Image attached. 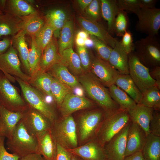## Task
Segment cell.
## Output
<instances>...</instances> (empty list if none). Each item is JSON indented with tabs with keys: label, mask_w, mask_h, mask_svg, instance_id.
<instances>
[{
	"label": "cell",
	"mask_w": 160,
	"mask_h": 160,
	"mask_svg": "<svg viewBox=\"0 0 160 160\" xmlns=\"http://www.w3.org/2000/svg\"><path fill=\"white\" fill-rule=\"evenodd\" d=\"M77 79L91 100L105 113L120 108L111 98L108 89L91 72L84 73Z\"/></svg>",
	"instance_id": "obj_1"
},
{
	"label": "cell",
	"mask_w": 160,
	"mask_h": 160,
	"mask_svg": "<svg viewBox=\"0 0 160 160\" xmlns=\"http://www.w3.org/2000/svg\"><path fill=\"white\" fill-rule=\"evenodd\" d=\"M131 121L127 110L120 108L111 112H105L95 139L103 148Z\"/></svg>",
	"instance_id": "obj_2"
},
{
	"label": "cell",
	"mask_w": 160,
	"mask_h": 160,
	"mask_svg": "<svg viewBox=\"0 0 160 160\" xmlns=\"http://www.w3.org/2000/svg\"><path fill=\"white\" fill-rule=\"evenodd\" d=\"M105 112L98 107L88 109L74 118L78 137V146L95 139L97 130L102 121Z\"/></svg>",
	"instance_id": "obj_3"
},
{
	"label": "cell",
	"mask_w": 160,
	"mask_h": 160,
	"mask_svg": "<svg viewBox=\"0 0 160 160\" xmlns=\"http://www.w3.org/2000/svg\"><path fill=\"white\" fill-rule=\"evenodd\" d=\"M6 145L7 149L20 158L30 153H38L36 136L28 132L21 120L11 137L7 139Z\"/></svg>",
	"instance_id": "obj_4"
},
{
	"label": "cell",
	"mask_w": 160,
	"mask_h": 160,
	"mask_svg": "<svg viewBox=\"0 0 160 160\" xmlns=\"http://www.w3.org/2000/svg\"><path fill=\"white\" fill-rule=\"evenodd\" d=\"M51 130L57 144L67 149L78 146L76 126L72 115L58 117L52 123Z\"/></svg>",
	"instance_id": "obj_5"
},
{
	"label": "cell",
	"mask_w": 160,
	"mask_h": 160,
	"mask_svg": "<svg viewBox=\"0 0 160 160\" xmlns=\"http://www.w3.org/2000/svg\"><path fill=\"white\" fill-rule=\"evenodd\" d=\"M15 77L20 86L24 100L28 105L43 114L52 123L57 118L54 107L47 101L41 93L28 82Z\"/></svg>",
	"instance_id": "obj_6"
},
{
	"label": "cell",
	"mask_w": 160,
	"mask_h": 160,
	"mask_svg": "<svg viewBox=\"0 0 160 160\" xmlns=\"http://www.w3.org/2000/svg\"><path fill=\"white\" fill-rule=\"evenodd\" d=\"M135 52L148 68L160 66V42L156 36H147L134 43Z\"/></svg>",
	"instance_id": "obj_7"
},
{
	"label": "cell",
	"mask_w": 160,
	"mask_h": 160,
	"mask_svg": "<svg viewBox=\"0 0 160 160\" xmlns=\"http://www.w3.org/2000/svg\"><path fill=\"white\" fill-rule=\"evenodd\" d=\"M0 104L14 112L23 113L28 107L10 81L0 71Z\"/></svg>",
	"instance_id": "obj_8"
},
{
	"label": "cell",
	"mask_w": 160,
	"mask_h": 160,
	"mask_svg": "<svg viewBox=\"0 0 160 160\" xmlns=\"http://www.w3.org/2000/svg\"><path fill=\"white\" fill-rule=\"evenodd\" d=\"M129 75L142 93L155 85L156 81L151 76L148 68L140 60L135 52L128 54Z\"/></svg>",
	"instance_id": "obj_9"
},
{
	"label": "cell",
	"mask_w": 160,
	"mask_h": 160,
	"mask_svg": "<svg viewBox=\"0 0 160 160\" xmlns=\"http://www.w3.org/2000/svg\"><path fill=\"white\" fill-rule=\"evenodd\" d=\"M138 20L135 29L147 36H156L160 28V9H141L136 15Z\"/></svg>",
	"instance_id": "obj_10"
},
{
	"label": "cell",
	"mask_w": 160,
	"mask_h": 160,
	"mask_svg": "<svg viewBox=\"0 0 160 160\" xmlns=\"http://www.w3.org/2000/svg\"><path fill=\"white\" fill-rule=\"evenodd\" d=\"M131 121L103 147L107 160H122L124 157L127 137Z\"/></svg>",
	"instance_id": "obj_11"
},
{
	"label": "cell",
	"mask_w": 160,
	"mask_h": 160,
	"mask_svg": "<svg viewBox=\"0 0 160 160\" xmlns=\"http://www.w3.org/2000/svg\"><path fill=\"white\" fill-rule=\"evenodd\" d=\"M20 66L17 50L12 44L5 52L0 55V67L7 74L29 83L31 77L23 72Z\"/></svg>",
	"instance_id": "obj_12"
},
{
	"label": "cell",
	"mask_w": 160,
	"mask_h": 160,
	"mask_svg": "<svg viewBox=\"0 0 160 160\" xmlns=\"http://www.w3.org/2000/svg\"><path fill=\"white\" fill-rule=\"evenodd\" d=\"M21 120L28 132L36 136L39 133L50 129L52 126L51 122L47 118L29 105L23 113Z\"/></svg>",
	"instance_id": "obj_13"
},
{
	"label": "cell",
	"mask_w": 160,
	"mask_h": 160,
	"mask_svg": "<svg viewBox=\"0 0 160 160\" xmlns=\"http://www.w3.org/2000/svg\"><path fill=\"white\" fill-rule=\"evenodd\" d=\"M90 71L104 86L108 87L114 84L120 74L108 61L98 57L92 59Z\"/></svg>",
	"instance_id": "obj_14"
},
{
	"label": "cell",
	"mask_w": 160,
	"mask_h": 160,
	"mask_svg": "<svg viewBox=\"0 0 160 160\" xmlns=\"http://www.w3.org/2000/svg\"><path fill=\"white\" fill-rule=\"evenodd\" d=\"M98 107V105L92 100L73 93L66 96L58 109L61 117H65L79 111Z\"/></svg>",
	"instance_id": "obj_15"
},
{
	"label": "cell",
	"mask_w": 160,
	"mask_h": 160,
	"mask_svg": "<svg viewBox=\"0 0 160 160\" xmlns=\"http://www.w3.org/2000/svg\"><path fill=\"white\" fill-rule=\"evenodd\" d=\"M30 15L18 17L5 13L0 15V40L8 36H14L19 32L24 27Z\"/></svg>",
	"instance_id": "obj_16"
},
{
	"label": "cell",
	"mask_w": 160,
	"mask_h": 160,
	"mask_svg": "<svg viewBox=\"0 0 160 160\" xmlns=\"http://www.w3.org/2000/svg\"><path fill=\"white\" fill-rule=\"evenodd\" d=\"M147 137L141 127L131 121L127 135L124 157L142 151Z\"/></svg>",
	"instance_id": "obj_17"
},
{
	"label": "cell",
	"mask_w": 160,
	"mask_h": 160,
	"mask_svg": "<svg viewBox=\"0 0 160 160\" xmlns=\"http://www.w3.org/2000/svg\"><path fill=\"white\" fill-rule=\"evenodd\" d=\"M67 150L82 160H103L105 159L103 148L95 139L74 148Z\"/></svg>",
	"instance_id": "obj_18"
},
{
	"label": "cell",
	"mask_w": 160,
	"mask_h": 160,
	"mask_svg": "<svg viewBox=\"0 0 160 160\" xmlns=\"http://www.w3.org/2000/svg\"><path fill=\"white\" fill-rule=\"evenodd\" d=\"M23 113L10 111L0 104V136L9 138Z\"/></svg>",
	"instance_id": "obj_19"
},
{
	"label": "cell",
	"mask_w": 160,
	"mask_h": 160,
	"mask_svg": "<svg viewBox=\"0 0 160 160\" xmlns=\"http://www.w3.org/2000/svg\"><path fill=\"white\" fill-rule=\"evenodd\" d=\"M78 20L83 28L89 34L94 36L113 48L118 41L96 21L79 17Z\"/></svg>",
	"instance_id": "obj_20"
},
{
	"label": "cell",
	"mask_w": 160,
	"mask_h": 160,
	"mask_svg": "<svg viewBox=\"0 0 160 160\" xmlns=\"http://www.w3.org/2000/svg\"><path fill=\"white\" fill-rule=\"evenodd\" d=\"M37 137L38 153L45 160H55L56 143L51 129L37 134Z\"/></svg>",
	"instance_id": "obj_21"
},
{
	"label": "cell",
	"mask_w": 160,
	"mask_h": 160,
	"mask_svg": "<svg viewBox=\"0 0 160 160\" xmlns=\"http://www.w3.org/2000/svg\"><path fill=\"white\" fill-rule=\"evenodd\" d=\"M153 111L141 104H137L134 108L128 111L131 121L141 127L147 137L150 134L149 125Z\"/></svg>",
	"instance_id": "obj_22"
},
{
	"label": "cell",
	"mask_w": 160,
	"mask_h": 160,
	"mask_svg": "<svg viewBox=\"0 0 160 160\" xmlns=\"http://www.w3.org/2000/svg\"><path fill=\"white\" fill-rule=\"evenodd\" d=\"M61 55L58 50V44L54 36L44 49L41 58L39 70L47 72L54 65L60 62Z\"/></svg>",
	"instance_id": "obj_23"
},
{
	"label": "cell",
	"mask_w": 160,
	"mask_h": 160,
	"mask_svg": "<svg viewBox=\"0 0 160 160\" xmlns=\"http://www.w3.org/2000/svg\"><path fill=\"white\" fill-rule=\"evenodd\" d=\"M109 63L121 74H129L128 55L118 41L110 53Z\"/></svg>",
	"instance_id": "obj_24"
},
{
	"label": "cell",
	"mask_w": 160,
	"mask_h": 160,
	"mask_svg": "<svg viewBox=\"0 0 160 160\" xmlns=\"http://www.w3.org/2000/svg\"><path fill=\"white\" fill-rule=\"evenodd\" d=\"M47 72L53 77L72 89L81 86L77 78L60 62L54 65Z\"/></svg>",
	"instance_id": "obj_25"
},
{
	"label": "cell",
	"mask_w": 160,
	"mask_h": 160,
	"mask_svg": "<svg viewBox=\"0 0 160 160\" xmlns=\"http://www.w3.org/2000/svg\"><path fill=\"white\" fill-rule=\"evenodd\" d=\"M36 11L30 4L23 0H6L3 13L22 17L27 16Z\"/></svg>",
	"instance_id": "obj_26"
},
{
	"label": "cell",
	"mask_w": 160,
	"mask_h": 160,
	"mask_svg": "<svg viewBox=\"0 0 160 160\" xmlns=\"http://www.w3.org/2000/svg\"><path fill=\"white\" fill-rule=\"evenodd\" d=\"M101 16L107 21L108 31L110 35L115 33L114 24L116 17L121 10L116 0H101Z\"/></svg>",
	"instance_id": "obj_27"
},
{
	"label": "cell",
	"mask_w": 160,
	"mask_h": 160,
	"mask_svg": "<svg viewBox=\"0 0 160 160\" xmlns=\"http://www.w3.org/2000/svg\"><path fill=\"white\" fill-rule=\"evenodd\" d=\"M59 62L66 67L75 76L78 77L84 73L79 55L73 51L72 47L63 51Z\"/></svg>",
	"instance_id": "obj_28"
},
{
	"label": "cell",
	"mask_w": 160,
	"mask_h": 160,
	"mask_svg": "<svg viewBox=\"0 0 160 160\" xmlns=\"http://www.w3.org/2000/svg\"><path fill=\"white\" fill-rule=\"evenodd\" d=\"M114 84L126 93L137 104L140 103L142 94L129 74H120Z\"/></svg>",
	"instance_id": "obj_29"
},
{
	"label": "cell",
	"mask_w": 160,
	"mask_h": 160,
	"mask_svg": "<svg viewBox=\"0 0 160 160\" xmlns=\"http://www.w3.org/2000/svg\"><path fill=\"white\" fill-rule=\"evenodd\" d=\"M108 89L111 98L120 108L128 111L136 105L134 100L115 84L111 86Z\"/></svg>",
	"instance_id": "obj_30"
},
{
	"label": "cell",
	"mask_w": 160,
	"mask_h": 160,
	"mask_svg": "<svg viewBox=\"0 0 160 160\" xmlns=\"http://www.w3.org/2000/svg\"><path fill=\"white\" fill-rule=\"evenodd\" d=\"M142 153L144 160H160V137L149 135Z\"/></svg>",
	"instance_id": "obj_31"
},
{
	"label": "cell",
	"mask_w": 160,
	"mask_h": 160,
	"mask_svg": "<svg viewBox=\"0 0 160 160\" xmlns=\"http://www.w3.org/2000/svg\"><path fill=\"white\" fill-rule=\"evenodd\" d=\"M53 77L47 72L39 71L29 84L41 93L52 98L51 86Z\"/></svg>",
	"instance_id": "obj_32"
},
{
	"label": "cell",
	"mask_w": 160,
	"mask_h": 160,
	"mask_svg": "<svg viewBox=\"0 0 160 160\" xmlns=\"http://www.w3.org/2000/svg\"><path fill=\"white\" fill-rule=\"evenodd\" d=\"M74 27L72 21L68 19L62 28L57 42L59 52L61 55L65 49L72 47L74 41Z\"/></svg>",
	"instance_id": "obj_33"
},
{
	"label": "cell",
	"mask_w": 160,
	"mask_h": 160,
	"mask_svg": "<svg viewBox=\"0 0 160 160\" xmlns=\"http://www.w3.org/2000/svg\"><path fill=\"white\" fill-rule=\"evenodd\" d=\"M11 40L12 45L18 51L25 71L30 76V68L28 61L29 49L25 41V35L16 34Z\"/></svg>",
	"instance_id": "obj_34"
},
{
	"label": "cell",
	"mask_w": 160,
	"mask_h": 160,
	"mask_svg": "<svg viewBox=\"0 0 160 160\" xmlns=\"http://www.w3.org/2000/svg\"><path fill=\"white\" fill-rule=\"evenodd\" d=\"M45 23L44 17L36 11L31 15L24 27L16 34H24L31 36H35L43 28Z\"/></svg>",
	"instance_id": "obj_35"
},
{
	"label": "cell",
	"mask_w": 160,
	"mask_h": 160,
	"mask_svg": "<svg viewBox=\"0 0 160 160\" xmlns=\"http://www.w3.org/2000/svg\"><path fill=\"white\" fill-rule=\"evenodd\" d=\"M31 37L32 40L31 47L29 49L28 61L30 68V76L31 79L39 71L40 62L42 52L37 46L35 36Z\"/></svg>",
	"instance_id": "obj_36"
},
{
	"label": "cell",
	"mask_w": 160,
	"mask_h": 160,
	"mask_svg": "<svg viewBox=\"0 0 160 160\" xmlns=\"http://www.w3.org/2000/svg\"><path fill=\"white\" fill-rule=\"evenodd\" d=\"M140 103L153 110L160 111V91L155 86L143 92Z\"/></svg>",
	"instance_id": "obj_37"
},
{
	"label": "cell",
	"mask_w": 160,
	"mask_h": 160,
	"mask_svg": "<svg viewBox=\"0 0 160 160\" xmlns=\"http://www.w3.org/2000/svg\"><path fill=\"white\" fill-rule=\"evenodd\" d=\"M72 89L53 77L51 86L52 99L58 109L66 95L73 93Z\"/></svg>",
	"instance_id": "obj_38"
},
{
	"label": "cell",
	"mask_w": 160,
	"mask_h": 160,
	"mask_svg": "<svg viewBox=\"0 0 160 160\" xmlns=\"http://www.w3.org/2000/svg\"><path fill=\"white\" fill-rule=\"evenodd\" d=\"M54 32L53 27L45 21L43 28L35 36V39L37 46L42 52L52 39Z\"/></svg>",
	"instance_id": "obj_39"
},
{
	"label": "cell",
	"mask_w": 160,
	"mask_h": 160,
	"mask_svg": "<svg viewBox=\"0 0 160 160\" xmlns=\"http://www.w3.org/2000/svg\"><path fill=\"white\" fill-rule=\"evenodd\" d=\"M92 40L94 48L98 55V57L100 59L108 61L112 48L97 37L91 35Z\"/></svg>",
	"instance_id": "obj_40"
},
{
	"label": "cell",
	"mask_w": 160,
	"mask_h": 160,
	"mask_svg": "<svg viewBox=\"0 0 160 160\" xmlns=\"http://www.w3.org/2000/svg\"><path fill=\"white\" fill-rule=\"evenodd\" d=\"M128 19L126 12L121 10L117 15L114 24L115 33L117 36L122 37L127 30Z\"/></svg>",
	"instance_id": "obj_41"
},
{
	"label": "cell",
	"mask_w": 160,
	"mask_h": 160,
	"mask_svg": "<svg viewBox=\"0 0 160 160\" xmlns=\"http://www.w3.org/2000/svg\"><path fill=\"white\" fill-rule=\"evenodd\" d=\"M120 10L133 13L137 15L141 9L140 0H117Z\"/></svg>",
	"instance_id": "obj_42"
},
{
	"label": "cell",
	"mask_w": 160,
	"mask_h": 160,
	"mask_svg": "<svg viewBox=\"0 0 160 160\" xmlns=\"http://www.w3.org/2000/svg\"><path fill=\"white\" fill-rule=\"evenodd\" d=\"M77 54L80 60L82 67L85 72L90 70L92 60L87 48L85 47H77Z\"/></svg>",
	"instance_id": "obj_43"
},
{
	"label": "cell",
	"mask_w": 160,
	"mask_h": 160,
	"mask_svg": "<svg viewBox=\"0 0 160 160\" xmlns=\"http://www.w3.org/2000/svg\"><path fill=\"white\" fill-rule=\"evenodd\" d=\"M86 9L87 13L93 21H96L101 15L100 1L92 0Z\"/></svg>",
	"instance_id": "obj_44"
},
{
	"label": "cell",
	"mask_w": 160,
	"mask_h": 160,
	"mask_svg": "<svg viewBox=\"0 0 160 160\" xmlns=\"http://www.w3.org/2000/svg\"><path fill=\"white\" fill-rule=\"evenodd\" d=\"M150 133L160 137V111L153 110L149 125Z\"/></svg>",
	"instance_id": "obj_45"
},
{
	"label": "cell",
	"mask_w": 160,
	"mask_h": 160,
	"mask_svg": "<svg viewBox=\"0 0 160 160\" xmlns=\"http://www.w3.org/2000/svg\"><path fill=\"white\" fill-rule=\"evenodd\" d=\"M120 42L122 47L128 55L134 51L132 35L129 31L127 30L126 31Z\"/></svg>",
	"instance_id": "obj_46"
},
{
	"label": "cell",
	"mask_w": 160,
	"mask_h": 160,
	"mask_svg": "<svg viewBox=\"0 0 160 160\" xmlns=\"http://www.w3.org/2000/svg\"><path fill=\"white\" fill-rule=\"evenodd\" d=\"M5 138L4 137L0 136V160H19V156L7 151L4 144Z\"/></svg>",
	"instance_id": "obj_47"
},
{
	"label": "cell",
	"mask_w": 160,
	"mask_h": 160,
	"mask_svg": "<svg viewBox=\"0 0 160 160\" xmlns=\"http://www.w3.org/2000/svg\"><path fill=\"white\" fill-rule=\"evenodd\" d=\"M44 17L59 20L65 22L68 19L65 12L63 10L59 9L49 11Z\"/></svg>",
	"instance_id": "obj_48"
},
{
	"label": "cell",
	"mask_w": 160,
	"mask_h": 160,
	"mask_svg": "<svg viewBox=\"0 0 160 160\" xmlns=\"http://www.w3.org/2000/svg\"><path fill=\"white\" fill-rule=\"evenodd\" d=\"M72 156L67 149L56 143L55 160H71Z\"/></svg>",
	"instance_id": "obj_49"
},
{
	"label": "cell",
	"mask_w": 160,
	"mask_h": 160,
	"mask_svg": "<svg viewBox=\"0 0 160 160\" xmlns=\"http://www.w3.org/2000/svg\"><path fill=\"white\" fill-rule=\"evenodd\" d=\"M12 40L7 37L0 40V55L5 52L12 44Z\"/></svg>",
	"instance_id": "obj_50"
},
{
	"label": "cell",
	"mask_w": 160,
	"mask_h": 160,
	"mask_svg": "<svg viewBox=\"0 0 160 160\" xmlns=\"http://www.w3.org/2000/svg\"><path fill=\"white\" fill-rule=\"evenodd\" d=\"M157 0H140L141 9H152L155 8Z\"/></svg>",
	"instance_id": "obj_51"
},
{
	"label": "cell",
	"mask_w": 160,
	"mask_h": 160,
	"mask_svg": "<svg viewBox=\"0 0 160 160\" xmlns=\"http://www.w3.org/2000/svg\"><path fill=\"white\" fill-rule=\"evenodd\" d=\"M19 160H45L40 154L34 153L26 155L19 158Z\"/></svg>",
	"instance_id": "obj_52"
},
{
	"label": "cell",
	"mask_w": 160,
	"mask_h": 160,
	"mask_svg": "<svg viewBox=\"0 0 160 160\" xmlns=\"http://www.w3.org/2000/svg\"><path fill=\"white\" fill-rule=\"evenodd\" d=\"M149 73L153 79L156 81H160V66L151 68L149 70Z\"/></svg>",
	"instance_id": "obj_53"
},
{
	"label": "cell",
	"mask_w": 160,
	"mask_h": 160,
	"mask_svg": "<svg viewBox=\"0 0 160 160\" xmlns=\"http://www.w3.org/2000/svg\"><path fill=\"white\" fill-rule=\"evenodd\" d=\"M122 160H144L142 151L124 157Z\"/></svg>",
	"instance_id": "obj_54"
},
{
	"label": "cell",
	"mask_w": 160,
	"mask_h": 160,
	"mask_svg": "<svg viewBox=\"0 0 160 160\" xmlns=\"http://www.w3.org/2000/svg\"><path fill=\"white\" fill-rule=\"evenodd\" d=\"M92 0H78L77 2L82 10H84L90 4Z\"/></svg>",
	"instance_id": "obj_55"
},
{
	"label": "cell",
	"mask_w": 160,
	"mask_h": 160,
	"mask_svg": "<svg viewBox=\"0 0 160 160\" xmlns=\"http://www.w3.org/2000/svg\"><path fill=\"white\" fill-rule=\"evenodd\" d=\"M76 37L86 39L89 38V34L85 31H80L77 32Z\"/></svg>",
	"instance_id": "obj_56"
},
{
	"label": "cell",
	"mask_w": 160,
	"mask_h": 160,
	"mask_svg": "<svg viewBox=\"0 0 160 160\" xmlns=\"http://www.w3.org/2000/svg\"><path fill=\"white\" fill-rule=\"evenodd\" d=\"M85 39L76 37L75 39V42L77 46L84 47L85 45Z\"/></svg>",
	"instance_id": "obj_57"
},
{
	"label": "cell",
	"mask_w": 160,
	"mask_h": 160,
	"mask_svg": "<svg viewBox=\"0 0 160 160\" xmlns=\"http://www.w3.org/2000/svg\"><path fill=\"white\" fill-rule=\"evenodd\" d=\"M84 46L87 48H90L93 47L94 43L92 40L91 38L87 39L85 41Z\"/></svg>",
	"instance_id": "obj_58"
},
{
	"label": "cell",
	"mask_w": 160,
	"mask_h": 160,
	"mask_svg": "<svg viewBox=\"0 0 160 160\" xmlns=\"http://www.w3.org/2000/svg\"><path fill=\"white\" fill-rule=\"evenodd\" d=\"M0 71H1L6 77L10 81H12L13 79V76L8 74L5 72L0 67Z\"/></svg>",
	"instance_id": "obj_59"
},
{
	"label": "cell",
	"mask_w": 160,
	"mask_h": 160,
	"mask_svg": "<svg viewBox=\"0 0 160 160\" xmlns=\"http://www.w3.org/2000/svg\"><path fill=\"white\" fill-rule=\"evenodd\" d=\"M71 160H82L79 157L72 154Z\"/></svg>",
	"instance_id": "obj_60"
},
{
	"label": "cell",
	"mask_w": 160,
	"mask_h": 160,
	"mask_svg": "<svg viewBox=\"0 0 160 160\" xmlns=\"http://www.w3.org/2000/svg\"><path fill=\"white\" fill-rule=\"evenodd\" d=\"M3 13H4L0 9V15L3 14Z\"/></svg>",
	"instance_id": "obj_61"
},
{
	"label": "cell",
	"mask_w": 160,
	"mask_h": 160,
	"mask_svg": "<svg viewBox=\"0 0 160 160\" xmlns=\"http://www.w3.org/2000/svg\"><path fill=\"white\" fill-rule=\"evenodd\" d=\"M103 160H106V159H104Z\"/></svg>",
	"instance_id": "obj_62"
}]
</instances>
